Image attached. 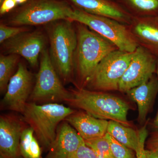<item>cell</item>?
<instances>
[{
	"mask_svg": "<svg viewBox=\"0 0 158 158\" xmlns=\"http://www.w3.org/2000/svg\"><path fill=\"white\" fill-rule=\"evenodd\" d=\"M74 112L58 103L39 105L28 102L23 115L26 123L34 130L42 149L48 152L59 124Z\"/></svg>",
	"mask_w": 158,
	"mask_h": 158,
	"instance_id": "cell-4",
	"label": "cell"
},
{
	"mask_svg": "<svg viewBox=\"0 0 158 158\" xmlns=\"http://www.w3.org/2000/svg\"><path fill=\"white\" fill-rule=\"evenodd\" d=\"M107 133L115 140L136 151L138 147V131L113 120L109 121Z\"/></svg>",
	"mask_w": 158,
	"mask_h": 158,
	"instance_id": "cell-18",
	"label": "cell"
},
{
	"mask_svg": "<svg viewBox=\"0 0 158 158\" xmlns=\"http://www.w3.org/2000/svg\"><path fill=\"white\" fill-rule=\"evenodd\" d=\"M75 5L90 14L118 21L125 18L123 12L106 0H69Z\"/></svg>",
	"mask_w": 158,
	"mask_h": 158,
	"instance_id": "cell-16",
	"label": "cell"
},
{
	"mask_svg": "<svg viewBox=\"0 0 158 158\" xmlns=\"http://www.w3.org/2000/svg\"><path fill=\"white\" fill-rule=\"evenodd\" d=\"M157 74V76L158 77V58L157 60V69H156Z\"/></svg>",
	"mask_w": 158,
	"mask_h": 158,
	"instance_id": "cell-33",
	"label": "cell"
},
{
	"mask_svg": "<svg viewBox=\"0 0 158 158\" xmlns=\"http://www.w3.org/2000/svg\"><path fill=\"white\" fill-rule=\"evenodd\" d=\"M146 158H158V150H150L146 149Z\"/></svg>",
	"mask_w": 158,
	"mask_h": 158,
	"instance_id": "cell-29",
	"label": "cell"
},
{
	"mask_svg": "<svg viewBox=\"0 0 158 158\" xmlns=\"http://www.w3.org/2000/svg\"><path fill=\"white\" fill-rule=\"evenodd\" d=\"M134 31L136 35L147 45L148 50L158 57V23L155 18L138 23Z\"/></svg>",
	"mask_w": 158,
	"mask_h": 158,
	"instance_id": "cell-17",
	"label": "cell"
},
{
	"mask_svg": "<svg viewBox=\"0 0 158 158\" xmlns=\"http://www.w3.org/2000/svg\"><path fill=\"white\" fill-rule=\"evenodd\" d=\"M147 149L150 150H158V132H153L146 142Z\"/></svg>",
	"mask_w": 158,
	"mask_h": 158,
	"instance_id": "cell-28",
	"label": "cell"
},
{
	"mask_svg": "<svg viewBox=\"0 0 158 158\" xmlns=\"http://www.w3.org/2000/svg\"><path fill=\"white\" fill-rule=\"evenodd\" d=\"M158 59L149 50L138 47L119 82L118 90L127 92L148 81L157 69Z\"/></svg>",
	"mask_w": 158,
	"mask_h": 158,
	"instance_id": "cell-9",
	"label": "cell"
},
{
	"mask_svg": "<svg viewBox=\"0 0 158 158\" xmlns=\"http://www.w3.org/2000/svg\"><path fill=\"white\" fill-rule=\"evenodd\" d=\"M65 120L85 141L101 138L107 133L108 120L95 118L83 111L74 112Z\"/></svg>",
	"mask_w": 158,
	"mask_h": 158,
	"instance_id": "cell-14",
	"label": "cell"
},
{
	"mask_svg": "<svg viewBox=\"0 0 158 158\" xmlns=\"http://www.w3.org/2000/svg\"><path fill=\"white\" fill-rule=\"evenodd\" d=\"M68 158H97L96 154L85 143L82 144Z\"/></svg>",
	"mask_w": 158,
	"mask_h": 158,
	"instance_id": "cell-26",
	"label": "cell"
},
{
	"mask_svg": "<svg viewBox=\"0 0 158 158\" xmlns=\"http://www.w3.org/2000/svg\"><path fill=\"white\" fill-rule=\"evenodd\" d=\"M155 18L157 22L158 23V16H157Z\"/></svg>",
	"mask_w": 158,
	"mask_h": 158,
	"instance_id": "cell-35",
	"label": "cell"
},
{
	"mask_svg": "<svg viewBox=\"0 0 158 158\" xmlns=\"http://www.w3.org/2000/svg\"><path fill=\"white\" fill-rule=\"evenodd\" d=\"M40 56L39 71L29 101L39 105L66 103L70 97V90L63 86L51 61L48 50L44 49Z\"/></svg>",
	"mask_w": 158,
	"mask_h": 158,
	"instance_id": "cell-6",
	"label": "cell"
},
{
	"mask_svg": "<svg viewBox=\"0 0 158 158\" xmlns=\"http://www.w3.org/2000/svg\"><path fill=\"white\" fill-rule=\"evenodd\" d=\"M113 156L115 158H137L135 152L115 140L107 133Z\"/></svg>",
	"mask_w": 158,
	"mask_h": 158,
	"instance_id": "cell-21",
	"label": "cell"
},
{
	"mask_svg": "<svg viewBox=\"0 0 158 158\" xmlns=\"http://www.w3.org/2000/svg\"><path fill=\"white\" fill-rule=\"evenodd\" d=\"M25 121L10 114L0 116V158H21L20 138L26 128Z\"/></svg>",
	"mask_w": 158,
	"mask_h": 158,
	"instance_id": "cell-12",
	"label": "cell"
},
{
	"mask_svg": "<svg viewBox=\"0 0 158 158\" xmlns=\"http://www.w3.org/2000/svg\"><path fill=\"white\" fill-rule=\"evenodd\" d=\"M69 19L87 26L112 42L119 50L134 52L138 48L136 39L130 31L116 20L73 9L69 11Z\"/></svg>",
	"mask_w": 158,
	"mask_h": 158,
	"instance_id": "cell-5",
	"label": "cell"
},
{
	"mask_svg": "<svg viewBox=\"0 0 158 158\" xmlns=\"http://www.w3.org/2000/svg\"><path fill=\"white\" fill-rule=\"evenodd\" d=\"M46 39L40 32L20 34L2 44L7 55L15 54L23 57L33 68L38 66L40 56L45 48Z\"/></svg>",
	"mask_w": 158,
	"mask_h": 158,
	"instance_id": "cell-11",
	"label": "cell"
},
{
	"mask_svg": "<svg viewBox=\"0 0 158 158\" xmlns=\"http://www.w3.org/2000/svg\"><path fill=\"white\" fill-rule=\"evenodd\" d=\"M97 158H111L103 156L96 155Z\"/></svg>",
	"mask_w": 158,
	"mask_h": 158,
	"instance_id": "cell-32",
	"label": "cell"
},
{
	"mask_svg": "<svg viewBox=\"0 0 158 158\" xmlns=\"http://www.w3.org/2000/svg\"><path fill=\"white\" fill-rule=\"evenodd\" d=\"M134 52L117 49L99 63L86 82V89L95 91L118 90L122 77L129 65Z\"/></svg>",
	"mask_w": 158,
	"mask_h": 158,
	"instance_id": "cell-7",
	"label": "cell"
},
{
	"mask_svg": "<svg viewBox=\"0 0 158 158\" xmlns=\"http://www.w3.org/2000/svg\"><path fill=\"white\" fill-rule=\"evenodd\" d=\"M69 90L70 97L66 103L95 118L117 121L130 127L127 118L130 106L124 100L104 91L85 88Z\"/></svg>",
	"mask_w": 158,
	"mask_h": 158,
	"instance_id": "cell-1",
	"label": "cell"
},
{
	"mask_svg": "<svg viewBox=\"0 0 158 158\" xmlns=\"http://www.w3.org/2000/svg\"><path fill=\"white\" fill-rule=\"evenodd\" d=\"M19 56L15 54L1 55L0 56V91L2 93L7 90L9 81L17 63Z\"/></svg>",
	"mask_w": 158,
	"mask_h": 158,
	"instance_id": "cell-19",
	"label": "cell"
},
{
	"mask_svg": "<svg viewBox=\"0 0 158 158\" xmlns=\"http://www.w3.org/2000/svg\"><path fill=\"white\" fill-rule=\"evenodd\" d=\"M72 21L61 20L51 23L48 30L50 57L62 82L73 81L77 34Z\"/></svg>",
	"mask_w": 158,
	"mask_h": 158,
	"instance_id": "cell-2",
	"label": "cell"
},
{
	"mask_svg": "<svg viewBox=\"0 0 158 158\" xmlns=\"http://www.w3.org/2000/svg\"><path fill=\"white\" fill-rule=\"evenodd\" d=\"M32 74L22 62L9 81L2 106L6 109L23 114L33 90Z\"/></svg>",
	"mask_w": 158,
	"mask_h": 158,
	"instance_id": "cell-10",
	"label": "cell"
},
{
	"mask_svg": "<svg viewBox=\"0 0 158 158\" xmlns=\"http://www.w3.org/2000/svg\"><path fill=\"white\" fill-rule=\"evenodd\" d=\"M138 106V121L141 124L146 120L158 93V77L154 75L148 81L126 92Z\"/></svg>",
	"mask_w": 158,
	"mask_h": 158,
	"instance_id": "cell-15",
	"label": "cell"
},
{
	"mask_svg": "<svg viewBox=\"0 0 158 158\" xmlns=\"http://www.w3.org/2000/svg\"><path fill=\"white\" fill-rule=\"evenodd\" d=\"M17 5L16 0H4L0 7V14L3 15L9 12Z\"/></svg>",
	"mask_w": 158,
	"mask_h": 158,
	"instance_id": "cell-27",
	"label": "cell"
},
{
	"mask_svg": "<svg viewBox=\"0 0 158 158\" xmlns=\"http://www.w3.org/2000/svg\"><path fill=\"white\" fill-rule=\"evenodd\" d=\"M151 128L153 132H158V111L156 116L152 123Z\"/></svg>",
	"mask_w": 158,
	"mask_h": 158,
	"instance_id": "cell-30",
	"label": "cell"
},
{
	"mask_svg": "<svg viewBox=\"0 0 158 158\" xmlns=\"http://www.w3.org/2000/svg\"><path fill=\"white\" fill-rule=\"evenodd\" d=\"M4 0H0V5H2V3L4 2Z\"/></svg>",
	"mask_w": 158,
	"mask_h": 158,
	"instance_id": "cell-34",
	"label": "cell"
},
{
	"mask_svg": "<svg viewBox=\"0 0 158 158\" xmlns=\"http://www.w3.org/2000/svg\"><path fill=\"white\" fill-rule=\"evenodd\" d=\"M29 31L28 28L26 26L10 27L1 23L0 25V43L2 44L9 39Z\"/></svg>",
	"mask_w": 158,
	"mask_h": 158,
	"instance_id": "cell-23",
	"label": "cell"
},
{
	"mask_svg": "<svg viewBox=\"0 0 158 158\" xmlns=\"http://www.w3.org/2000/svg\"><path fill=\"white\" fill-rule=\"evenodd\" d=\"M85 143L76 130L64 120L58 126L56 138L45 158H68Z\"/></svg>",
	"mask_w": 158,
	"mask_h": 158,
	"instance_id": "cell-13",
	"label": "cell"
},
{
	"mask_svg": "<svg viewBox=\"0 0 158 158\" xmlns=\"http://www.w3.org/2000/svg\"><path fill=\"white\" fill-rule=\"evenodd\" d=\"M139 142L138 148L135 151L137 158H146L145 154V143L148 135V131L146 126H144L138 131Z\"/></svg>",
	"mask_w": 158,
	"mask_h": 158,
	"instance_id": "cell-25",
	"label": "cell"
},
{
	"mask_svg": "<svg viewBox=\"0 0 158 158\" xmlns=\"http://www.w3.org/2000/svg\"><path fill=\"white\" fill-rule=\"evenodd\" d=\"M85 141V144L93 150L96 155L115 158L112 154L110 141L106 134L101 138Z\"/></svg>",
	"mask_w": 158,
	"mask_h": 158,
	"instance_id": "cell-20",
	"label": "cell"
},
{
	"mask_svg": "<svg viewBox=\"0 0 158 158\" xmlns=\"http://www.w3.org/2000/svg\"><path fill=\"white\" fill-rule=\"evenodd\" d=\"M77 46L74 56V73L81 86L86 82L101 61L108 54L118 49L107 39L78 23Z\"/></svg>",
	"mask_w": 158,
	"mask_h": 158,
	"instance_id": "cell-3",
	"label": "cell"
},
{
	"mask_svg": "<svg viewBox=\"0 0 158 158\" xmlns=\"http://www.w3.org/2000/svg\"><path fill=\"white\" fill-rule=\"evenodd\" d=\"M137 9L146 12L158 10V0H128Z\"/></svg>",
	"mask_w": 158,
	"mask_h": 158,
	"instance_id": "cell-24",
	"label": "cell"
},
{
	"mask_svg": "<svg viewBox=\"0 0 158 158\" xmlns=\"http://www.w3.org/2000/svg\"><path fill=\"white\" fill-rule=\"evenodd\" d=\"M28 0H16L17 4H22V3L26 2Z\"/></svg>",
	"mask_w": 158,
	"mask_h": 158,
	"instance_id": "cell-31",
	"label": "cell"
},
{
	"mask_svg": "<svg viewBox=\"0 0 158 158\" xmlns=\"http://www.w3.org/2000/svg\"><path fill=\"white\" fill-rule=\"evenodd\" d=\"M34 130L30 127H27L23 131L20 142V148L23 158H31L30 148L34 137Z\"/></svg>",
	"mask_w": 158,
	"mask_h": 158,
	"instance_id": "cell-22",
	"label": "cell"
},
{
	"mask_svg": "<svg viewBox=\"0 0 158 158\" xmlns=\"http://www.w3.org/2000/svg\"><path fill=\"white\" fill-rule=\"evenodd\" d=\"M72 8L56 0H36L13 15L9 23L15 27L37 26L61 20H69Z\"/></svg>",
	"mask_w": 158,
	"mask_h": 158,
	"instance_id": "cell-8",
	"label": "cell"
}]
</instances>
